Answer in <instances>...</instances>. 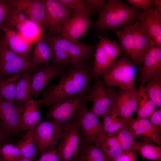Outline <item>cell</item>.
Instances as JSON below:
<instances>
[{"instance_id": "6da1fadb", "label": "cell", "mask_w": 161, "mask_h": 161, "mask_svg": "<svg viewBox=\"0 0 161 161\" xmlns=\"http://www.w3.org/2000/svg\"><path fill=\"white\" fill-rule=\"evenodd\" d=\"M60 77L57 84L50 86L42 97L35 100L39 107L51 106L68 97L87 94L94 78L88 62L73 64Z\"/></svg>"}, {"instance_id": "7a4b0ae2", "label": "cell", "mask_w": 161, "mask_h": 161, "mask_svg": "<svg viewBox=\"0 0 161 161\" xmlns=\"http://www.w3.org/2000/svg\"><path fill=\"white\" fill-rule=\"evenodd\" d=\"M124 56L134 64H142L149 50L154 46L152 39L142 23H135L115 31Z\"/></svg>"}, {"instance_id": "3957f363", "label": "cell", "mask_w": 161, "mask_h": 161, "mask_svg": "<svg viewBox=\"0 0 161 161\" xmlns=\"http://www.w3.org/2000/svg\"><path fill=\"white\" fill-rule=\"evenodd\" d=\"M142 11L120 0H108L98 13V18L94 23L95 28L101 31L119 30L138 21Z\"/></svg>"}, {"instance_id": "277c9868", "label": "cell", "mask_w": 161, "mask_h": 161, "mask_svg": "<svg viewBox=\"0 0 161 161\" xmlns=\"http://www.w3.org/2000/svg\"><path fill=\"white\" fill-rule=\"evenodd\" d=\"M87 94L68 97L52 105L48 117L64 126L79 121L88 110Z\"/></svg>"}, {"instance_id": "5b68a950", "label": "cell", "mask_w": 161, "mask_h": 161, "mask_svg": "<svg viewBox=\"0 0 161 161\" xmlns=\"http://www.w3.org/2000/svg\"><path fill=\"white\" fill-rule=\"evenodd\" d=\"M136 67L127 57L117 58L102 75L103 82L109 87L128 89L134 87Z\"/></svg>"}, {"instance_id": "8992f818", "label": "cell", "mask_w": 161, "mask_h": 161, "mask_svg": "<svg viewBox=\"0 0 161 161\" xmlns=\"http://www.w3.org/2000/svg\"><path fill=\"white\" fill-rule=\"evenodd\" d=\"M87 143L81 134L79 121L64 126L63 134L56 147L61 161H76Z\"/></svg>"}, {"instance_id": "52a82bcc", "label": "cell", "mask_w": 161, "mask_h": 161, "mask_svg": "<svg viewBox=\"0 0 161 161\" xmlns=\"http://www.w3.org/2000/svg\"><path fill=\"white\" fill-rule=\"evenodd\" d=\"M99 42L95 49L94 60L92 67L94 78H99L117 58L123 55L118 43L108 39L106 35H95Z\"/></svg>"}, {"instance_id": "ba28073f", "label": "cell", "mask_w": 161, "mask_h": 161, "mask_svg": "<svg viewBox=\"0 0 161 161\" xmlns=\"http://www.w3.org/2000/svg\"><path fill=\"white\" fill-rule=\"evenodd\" d=\"M117 93L114 87H108L99 78H96L87 94L88 102L92 103L90 110L102 118L113 108Z\"/></svg>"}, {"instance_id": "9c48e42d", "label": "cell", "mask_w": 161, "mask_h": 161, "mask_svg": "<svg viewBox=\"0 0 161 161\" xmlns=\"http://www.w3.org/2000/svg\"><path fill=\"white\" fill-rule=\"evenodd\" d=\"M38 67L11 50L4 38L0 40V79L18 74L31 73Z\"/></svg>"}, {"instance_id": "30bf717a", "label": "cell", "mask_w": 161, "mask_h": 161, "mask_svg": "<svg viewBox=\"0 0 161 161\" xmlns=\"http://www.w3.org/2000/svg\"><path fill=\"white\" fill-rule=\"evenodd\" d=\"M64 129V126L52 120L40 122L34 131L37 154L56 148Z\"/></svg>"}, {"instance_id": "8fae6325", "label": "cell", "mask_w": 161, "mask_h": 161, "mask_svg": "<svg viewBox=\"0 0 161 161\" xmlns=\"http://www.w3.org/2000/svg\"><path fill=\"white\" fill-rule=\"evenodd\" d=\"M51 52H65L71 58L72 64L88 62L96 46L89 45L79 41L74 43L64 38L60 35H51L47 39Z\"/></svg>"}, {"instance_id": "7c38bea8", "label": "cell", "mask_w": 161, "mask_h": 161, "mask_svg": "<svg viewBox=\"0 0 161 161\" xmlns=\"http://www.w3.org/2000/svg\"><path fill=\"white\" fill-rule=\"evenodd\" d=\"M88 13L83 12H71V15L61 29L60 35L74 43H77L94 23L90 19Z\"/></svg>"}, {"instance_id": "4fadbf2b", "label": "cell", "mask_w": 161, "mask_h": 161, "mask_svg": "<svg viewBox=\"0 0 161 161\" xmlns=\"http://www.w3.org/2000/svg\"><path fill=\"white\" fill-rule=\"evenodd\" d=\"M47 28L51 35H60L62 27L69 19L71 11L58 0H44Z\"/></svg>"}, {"instance_id": "5bb4252c", "label": "cell", "mask_w": 161, "mask_h": 161, "mask_svg": "<svg viewBox=\"0 0 161 161\" xmlns=\"http://www.w3.org/2000/svg\"><path fill=\"white\" fill-rule=\"evenodd\" d=\"M11 7L21 9L27 18L35 23L44 33L47 28L46 7L44 0H7Z\"/></svg>"}, {"instance_id": "9a60e30c", "label": "cell", "mask_w": 161, "mask_h": 161, "mask_svg": "<svg viewBox=\"0 0 161 161\" xmlns=\"http://www.w3.org/2000/svg\"><path fill=\"white\" fill-rule=\"evenodd\" d=\"M67 66L62 64H48L33 73L30 86L32 97H37L51 81L60 76L67 70Z\"/></svg>"}, {"instance_id": "2e32d148", "label": "cell", "mask_w": 161, "mask_h": 161, "mask_svg": "<svg viewBox=\"0 0 161 161\" xmlns=\"http://www.w3.org/2000/svg\"><path fill=\"white\" fill-rule=\"evenodd\" d=\"M24 109V105L0 98V119L12 134L21 130Z\"/></svg>"}, {"instance_id": "e0dca14e", "label": "cell", "mask_w": 161, "mask_h": 161, "mask_svg": "<svg viewBox=\"0 0 161 161\" xmlns=\"http://www.w3.org/2000/svg\"><path fill=\"white\" fill-rule=\"evenodd\" d=\"M139 75L141 85L161 75V47L154 46L145 56Z\"/></svg>"}, {"instance_id": "ac0fdd59", "label": "cell", "mask_w": 161, "mask_h": 161, "mask_svg": "<svg viewBox=\"0 0 161 161\" xmlns=\"http://www.w3.org/2000/svg\"><path fill=\"white\" fill-rule=\"evenodd\" d=\"M137 107L136 90L134 87L128 89H120L112 110L121 117L131 119L133 118V115L136 112Z\"/></svg>"}, {"instance_id": "d6986e66", "label": "cell", "mask_w": 161, "mask_h": 161, "mask_svg": "<svg viewBox=\"0 0 161 161\" xmlns=\"http://www.w3.org/2000/svg\"><path fill=\"white\" fill-rule=\"evenodd\" d=\"M80 132L88 143H93L102 135L106 134L102 122L99 117L88 109L79 121Z\"/></svg>"}, {"instance_id": "ffe728a7", "label": "cell", "mask_w": 161, "mask_h": 161, "mask_svg": "<svg viewBox=\"0 0 161 161\" xmlns=\"http://www.w3.org/2000/svg\"><path fill=\"white\" fill-rule=\"evenodd\" d=\"M129 126L136 138L151 142L161 147V129L153 125L148 119L133 118Z\"/></svg>"}, {"instance_id": "44dd1931", "label": "cell", "mask_w": 161, "mask_h": 161, "mask_svg": "<svg viewBox=\"0 0 161 161\" xmlns=\"http://www.w3.org/2000/svg\"><path fill=\"white\" fill-rule=\"evenodd\" d=\"M4 32V38L10 49L25 59L30 60L33 43L24 39L16 31L2 26L0 28Z\"/></svg>"}, {"instance_id": "7402d4cb", "label": "cell", "mask_w": 161, "mask_h": 161, "mask_svg": "<svg viewBox=\"0 0 161 161\" xmlns=\"http://www.w3.org/2000/svg\"><path fill=\"white\" fill-rule=\"evenodd\" d=\"M149 34L154 46L161 47V14L154 7L142 11L139 20Z\"/></svg>"}, {"instance_id": "603a6c76", "label": "cell", "mask_w": 161, "mask_h": 161, "mask_svg": "<svg viewBox=\"0 0 161 161\" xmlns=\"http://www.w3.org/2000/svg\"><path fill=\"white\" fill-rule=\"evenodd\" d=\"M24 109L20 125L21 130H28L37 126L41 119L39 106L32 98L24 104Z\"/></svg>"}, {"instance_id": "cb8c5ba5", "label": "cell", "mask_w": 161, "mask_h": 161, "mask_svg": "<svg viewBox=\"0 0 161 161\" xmlns=\"http://www.w3.org/2000/svg\"><path fill=\"white\" fill-rule=\"evenodd\" d=\"M34 44L35 46L30 61L31 65L37 67L39 65L48 64L50 60L51 52L47 40L42 35Z\"/></svg>"}, {"instance_id": "d4e9b609", "label": "cell", "mask_w": 161, "mask_h": 161, "mask_svg": "<svg viewBox=\"0 0 161 161\" xmlns=\"http://www.w3.org/2000/svg\"><path fill=\"white\" fill-rule=\"evenodd\" d=\"M136 93L138 104L137 118L148 119L156 110V106L145 91L144 86H140Z\"/></svg>"}, {"instance_id": "484cf974", "label": "cell", "mask_w": 161, "mask_h": 161, "mask_svg": "<svg viewBox=\"0 0 161 161\" xmlns=\"http://www.w3.org/2000/svg\"><path fill=\"white\" fill-rule=\"evenodd\" d=\"M106 135L114 136L119 131L129 123L131 119H126L120 117L115 112L111 111L101 118Z\"/></svg>"}, {"instance_id": "4316f807", "label": "cell", "mask_w": 161, "mask_h": 161, "mask_svg": "<svg viewBox=\"0 0 161 161\" xmlns=\"http://www.w3.org/2000/svg\"><path fill=\"white\" fill-rule=\"evenodd\" d=\"M33 73L23 74L18 80L16 86L15 102L24 105L32 98L30 94V86Z\"/></svg>"}, {"instance_id": "83f0119b", "label": "cell", "mask_w": 161, "mask_h": 161, "mask_svg": "<svg viewBox=\"0 0 161 161\" xmlns=\"http://www.w3.org/2000/svg\"><path fill=\"white\" fill-rule=\"evenodd\" d=\"M36 126L28 130L17 145L22 157L32 160L37 154L34 136V131Z\"/></svg>"}, {"instance_id": "f1b7e54d", "label": "cell", "mask_w": 161, "mask_h": 161, "mask_svg": "<svg viewBox=\"0 0 161 161\" xmlns=\"http://www.w3.org/2000/svg\"><path fill=\"white\" fill-rule=\"evenodd\" d=\"M11 7L2 26L19 32L28 19L20 8Z\"/></svg>"}, {"instance_id": "f546056e", "label": "cell", "mask_w": 161, "mask_h": 161, "mask_svg": "<svg viewBox=\"0 0 161 161\" xmlns=\"http://www.w3.org/2000/svg\"><path fill=\"white\" fill-rule=\"evenodd\" d=\"M22 74H15L0 79V98L15 101L16 85Z\"/></svg>"}, {"instance_id": "4dcf8cb0", "label": "cell", "mask_w": 161, "mask_h": 161, "mask_svg": "<svg viewBox=\"0 0 161 161\" xmlns=\"http://www.w3.org/2000/svg\"><path fill=\"white\" fill-rule=\"evenodd\" d=\"M114 136L117 137L124 151L123 154L135 151L138 141L129 126V123L123 128Z\"/></svg>"}, {"instance_id": "1f68e13d", "label": "cell", "mask_w": 161, "mask_h": 161, "mask_svg": "<svg viewBox=\"0 0 161 161\" xmlns=\"http://www.w3.org/2000/svg\"><path fill=\"white\" fill-rule=\"evenodd\" d=\"M76 161H110L97 145L88 143L82 149Z\"/></svg>"}, {"instance_id": "d6a6232c", "label": "cell", "mask_w": 161, "mask_h": 161, "mask_svg": "<svg viewBox=\"0 0 161 161\" xmlns=\"http://www.w3.org/2000/svg\"><path fill=\"white\" fill-rule=\"evenodd\" d=\"M144 159L161 161V147L151 142L138 141L135 149Z\"/></svg>"}, {"instance_id": "836d02e7", "label": "cell", "mask_w": 161, "mask_h": 161, "mask_svg": "<svg viewBox=\"0 0 161 161\" xmlns=\"http://www.w3.org/2000/svg\"><path fill=\"white\" fill-rule=\"evenodd\" d=\"M145 89L156 107H161V75L150 80Z\"/></svg>"}, {"instance_id": "e575fe53", "label": "cell", "mask_w": 161, "mask_h": 161, "mask_svg": "<svg viewBox=\"0 0 161 161\" xmlns=\"http://www.w3.org/2000/svg\"><path fill=\"white\" fill-rule=\"evenodd\" d=\"M26 41L34 44L43 33L39 27L33 22L28 19L21 30L17 32Z\"/></svg>"}, {"instance_id": "d590c367", "label": "cell", "mask_w": 161, "mask_h": 161, "mask_svg": "<svg viewBox=\"0 0 161 161\" xmlns=\"http://www.w3.org/2000/svg\"><path fill=\"white\" fill-rule=\"evenodd\" d=\"M0 157L3 161H16L22 157L18 145L10 143L0 148Z\"/></svg>"}, {"instance_id": "8d00e7d4", "label": "cell", "mask_w": 161, "mask_h": 161, "mask_svg": "<svg viewBox=\"0 0 161 161\" xmlns=\"http://www.w3.org/2000/svg\"><path fill=\"white\" fill-rule=\"evenodd\" d=\"M93 143L100 148L105 154L108 151L120 144L116 136H109L106 134L99 137Z\"/></svg>"}, {"instance_id": "74e56055", "label": "cell", "mask_w": 161, "mask_h": 161, "mask_svg": "<svg viewBox=\"0 0 161 161\" xmlns=\"http://www.w3.org/2000/svg\"><path fill=\"white\" fill-rule=\"evenodd\" d=\"M65 7L70 10L71 12H83L89 15L93 13L86 6L85 3L82 0H58Z\"/></svg>"}, {"instance_id": "f35d334b", "label": "cell", "mask_w": 161, "mask_h": 161, "mask_svg": "<svg viewBox=\"0 0 161 161\" xmlns=\"http://www.w3.org/2000/svg\"><path fill=\"white\" fill-rule=\"evenodd\" d=\"M35 161H61L57 148L46 151L41 154Z\"/></svg>"}, {"instance_id": "ab89813d", "label": "cell", "mask_w": 161, "mask_h": 161, "mask_svg": "<svg viewBox=\"0 0 161 161\" xmlns=\"http://www.w3.org/2000/svg\"><path fill=\"white\" fill-rule=\"evenodd\" d=\"M106 1L105 0H86L85 4L86 7L93 14L95 11L99 13Z\"/></svg>"}, {"instance_id": "60d3db41", "label": "cell", "mask_w": 161, "mask_h": 161, "mask_svg": "<svg viewBox=\"0 0 161 161\" xmlns=\"http://www.w3.org/2000/svg\"><path fill=\"white\" fill-rule=\"evenodd\" d=\"M12 134L0 119V148L4 144L9 143Z\"/></svg>"}, {"instance_id": "b9f144b4", "label": "cell", "mask_w": 161, "mask_h": 161, "mask_svg": "<svg viewBox=\"0 0 161 161\" xmlns=\"http://www.w3.org/2000/svg\"><path fill=\"white\" fill-rule=\"evenodd\" d=\"M127 1L133 7L141 9L143 11L154 7L152 0H127Z\"/></svg>"}, {"instance_id": "7bdbcfd3", "label": "cell", "mask_w": 161, "mask_h": 161, "mask_svg": "<svg viewBox=\"0 0 161 161\" xmlns=\"http://www.w3.org/2000/svg\"><path fill=\"white\" fill-rule=\"evenodd\" d=\"M11 8L7 0H0V29L2 26Z\"/></svg>"}, {"instance_id": "ee69618b", "label": "cell", "mask_w": 161, "mask_h": 161, "mask_svg": "<svg viewBox=\"0 0 161 161\" xmlns=\"http://www.w3.org/2000/svg\"><path fill=\"white\" fill-rule=\"evenodd\" d=\"M150 122L154 126L161 129V109L156 110L148 118Z\"/></svg>"}, {"instance_id": "f6af8a7d", "label": "cell", "mask_w": 161, "mask_h": 161, "mask_svg": "<svg viewBox=\"0 0 161 161\" xmlns=\"http://www.w3.org/2000/svg\"><path fill=\"white\" fill-rule=\"evenodd\" d=\"M137 154L136 151L123 154L114 161H136Z\"/></svg>"}, {"instance_id": "bcb514c9", "label": "cell", "mask_w": 161, "mask_h": 161, "mask_svg": "<svg viewBox=\"0 0 161 161\" xmlns=\"http://www.w3.org/2000/svg\"><path fill=\"white\" fill-rule=\"evenodd\" d=\"M153 1L155 9L158 13L161 14V0H154Z\"/></svg>"}, {"instance_id": "7dc6e473", "label": "cell", "mask_w": 161, "mask_h": 161, "mask_svg": "<svg viewBox=\"0 0 161 161\" xmlns=\"http://www.w3.org/2000/svg\"><path fill=\"white\" fill-rule=\"evenodd\" d=\"M16 161H34L33 160H31L30 159H28L27 158L22 157L21 158L19 159L18 160H16Z\"/></svg>"}, {"instance_id": "c3c4849f", "label": "cell", "mask_w": 161, "mask_h": 161, "mask_svg": "<svg viewBox=\"0 0 161 161\" xmlns=\"http://www.w3.org/2000/svg\"><path fill=\"white\" fill-rule=\"evenodd\" d=\"M0 161H3L0 157Z\"/></svg>"}]
</instances>
